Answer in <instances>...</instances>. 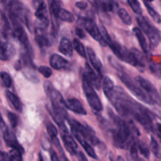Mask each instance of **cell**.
I'll list each match as a JSON object with an SVG mask.
<instances>
[{"label": "cell", "instance_id": "22", "mask_svg": "<svg viewBox=\"0 0 161 161\" xmlns=\"http://www.w3.org/2000/svg\"><path fill=\"white\" fill-rule=\"evenodd\" d=\"M58 50L62 54L65 55L67 57H70V58L72 56V53H73V47H72L69 39H68L67 38H62L61 39Z\"/></svg>", "mask_w": 161, "mask_h": 161}, {"label": "cell", "instance_id": "51", "mask_svg": "<svg viewBox=\"0 0 161 161\" xmlns=\"http://www.w3.org/2000/svg\"><path fill=\"white\" fill-rule=\"evenodd\" d=\"M0 1H1L2 5H3L5 8H6L8 6V5H9L11 2L14 1V0H0Z\"/></svg>", "mask_w": 161, "mask_h": 161}, {"label": "cell", "instance_id": "2", "mask_svg": "<svg viewBox=\"0 0 161 161\" xmlns=\"http://www.w3.org/2000/svg\"><path fill=\"white\" fill-rule=\"evenodd\" d=\"M101 32H102V36H103L104 40L105 41L107 45L109 46V47L113 50V53L116 54V56L119 59H120L121 61H124V62L127 63L129 64H131L132 66L135 67V60H134V58L132 56L130 51H129L127 49H126L125 47L121 46L119 42H116V41H113L104 26H102V30Z\"/></svg>", "mask_w": 161, "mask_h": 161}, {"label": "cell", "instance_id": "7", "mask_svg": "<svg viewBox=\"0 0 161 161\" xmlns=\"http://www.w3.org/2000/svg\"><path fill=\"white\" fill-rule=\"evenodd\" d=\"M36 17V33H42L49 26L48 12L47 6L43 1L41 2L36 6V11L35 14Z\"/></svg>", "mask_w": 161, "mask_h": 161}, {"label": "cell", "instance_id": "10", "mask_svg": "<svg viewBox=\"0 0 161 161\" xmlns=\"http://www.w3.org/2000/svg\"><path fill=\"white\" fill-rule=\"evenodd\" d=\"M83 26L86 29V31L91 35V37L94 39H95L97 42H98L102 47H106L107 44L105 41L104 40V38L102 36V32L99 30L98 27L96 25L95 22L90 18H85L83 19V23H82Z\"/></svg>", "mask_w": 161, "mask_h": 161}, {"label": "cell", "instance_id": "23", "mask_svg": "<svg viewBox=\"0 0 161 161\" xmlns=\"http://www.w3.org/2000/svg\"><path fill=\"white\" fill-rule=\"evenodd\" d=\"M133 32H134V34H135V37H136L137 39L138 40L139 45L141 46V47H142V49L143 51L146 53H149V45H148L147 41H146V38H145L144 35H143L142 31H141V29H139L138 28H134Z\"/></svg>", "mask_w": 161, "mask_h": 161}, {"label": "cell", "instance_id": "31", "mask_svg": "<svg viewBox=\"0 0 161 161\" xmlns=\"http://www.w3.org/2000/svg\"><path fill=\"white\" fill-rule=\"evenodd\" d=\"M73 47L75 49V51L78 53V54L80 56H81L82 58H86V49H85L83 44L80 42L79 39H75L73 40Z\"/></svg>", "mask_w": 161, "mask_h": 161}, {"label": "cell", "instance_id": "6", "mask_svg": "<svg viewBox=\"0 0 161 161\" xmlns=\"http://www.w3.org/2000/svg\"><path fill=\"white\" fill-rule=\"evenodd\" d=\"M72 131H76L80 133L87 142H90L94 146H98L100 143L98 138L96 137L95 132L92 128L87 125H83L75 119H69Z\"/></svg>", "mask_w": 161, "mask_h": 161}, {"label": "cell", "instance_id": "37", "mask_svg": "<svg viewBox=\"0 0 161 161\" xmlns=\"http://www.w3.org/2000/svg\"><path fill=\"white\" fill-rule=\"evenodd\" d=\"M138 149L140 151L141 154L145 157V158L149 159V154H150L149 149V147H148L147 145H146L144 142H139L138 144Z\"/></svg>", "mask_w": 161, "mask_h": 161}, {"label": "cell", "instance_id": "35", "mask_svg": "<svg viewBox=\"0 0 161 161\" xmlns=\"http://www.w3.org/2000/svg\"><path fill=\"white\" fill-rule=\"evenodd\" d=\"M128 4L130 7L131 8L132 10L135 13V14H138V15H142V9L141 7L140 3L138 0H127Z\"/></svg>", "mask_w": 161, "mask_h": 161}, {"label": "cell", "instance_id": "32", "mask_svg": "<svg viewBox=\"0 0 161 161\" xmlns=\"http://www.w3.org/2000/svg\"><path fill=\"white\" fill-rule=\"evenodd\" d=\"M118 16H119V18L121 19L123 22H124L125 25H131L132 19L131 17L130 16V14L127 13V11L125 9H119L117 12Z\"/></svg>", "mask_w": 161, "mask_h": 161}, {"label": "cell", "instance_id": "13", "mask_svg": "<svg viewBox=\"0 0 161 161\" xmlns=\"http://www.w3.org/2000/svg\"><path fill=\"white\" fill-rule=\"evenodd\" d=\"M84 76L86 77V80H88L90 83L92 85L93 87L99 90L101 88V80L97 74L96 73L94 69H93L88 62L85 63V72Z\"/></svg>", "mask_w": 161, "mask_h": 161}, {"label": "cell", "instance_id": "21", "mask_svg": "<svg viewBox=\"0 0 161 161\" xmlns=\"http://www.w3.org/2000/svg\"><path fill=\"white\" fill-rule=\"evenodd\" d=\"M102 86H103L104 94H105L107 98L110 101L112 97H113V94H114V91H115L114 83H113V81L109 78V77L105 76L103 79Z\"/></svg>", "mask_w": 161, "mask_h": 161}, {"label": "cell", "instance_id": "46", "mask_svg": "<svg viewBox=\"0 0 161 161\" xmlns=\"http://www.w3.org/2000/svg\"><path fill=\"white\" fill-rule=\"evenodd\" d=\"M75 35H76L80 39H85V37H86L84 31H83V29H81L80 28H75Z\"/></svg>", "mask_w": 161, "mask_h": 161}, {"label": "cell", "instance_id": "15", "mask_svg": "<svg viewBox=\"0 0 161 161\" xmlns=\"http://www.w3.org/2000/svg\"><path fill=\"white\" fill-rule=\"evenodd\" d=\"M64 106L70 111L79 115H86V111L79 100L75 98L68 99L64 102Z\"/></svg>", "mask_w": 161, "mask_h": 161}, {"label": "cell", "instance_id": "49", "mask_svg": "<svg viewBox=\"0 0 161 161\" xmlns=\"http://www.w3.org/2000/svg\"><path fill=\"white\" fill-rule=\"evenodd\" d=\"M42 147L44 148V149H46V150H50L51 148H50V143H49V142L47 141V140H42Z\"/></svg>", "mask_w": 161, "mask_h": 161}, {"label": "cell", "instance_id": "11", "mask_svg": "<svg viewBox=\"0 0 161 161\" xmlns=\"http://www.w3.org/2000/svg\"><path fill=\"white\" fill-rule=\"evenodd\" d=\"M13 26V35L14 37L17 39L19 43L21 45L22 48L26 50H31L30 48V44L28 42V36H27L26 32H25L24 27L22 25L21 22H16V23L12 24Z\"/></svg>", "mask_w": 161, "mask_h": 161}, {"label": "cell", "instance_id": "56", "mask_svg": "<svg viewBox=\"0 0 161 161\" xmlns=\"http://www.w3.org/2000/svg\"><path fill=\"white\" fill-rule=\"evenodd\" d=\"M0 146H1V141H0Z\"/></svg>", "mask_w": 161, "mask_h": 161}, {"label": "cell", "instance_id": "45", "mask_svg": "<svg viewBox=\"0 0 161 161\" xmlns=\"http://www.w3.org/2000/svg\"><path fill=\"white\" fill-rule=\"evenodd\" d=\"M8 129H9V127H8V126L6 125L5 121L3 120V116H2L1 113H0V130H1L2 133H3V132H5L6 130H7Z\"/></svg>", "mask_w": 161, "mask_h": 161}, {"label": "cell", "instance_id": "28", "mask_svg": "<svg viewBox=\"0 0 161 161\" xmlns=\"http://www.w3.org/2000/svg\"><path fill=\"white\" fill-rule=\"evenodd\" d=\"M36 41L39 47L43 48V47H48L51 45V42L50 41L48 37L44 36L42 33H37L36 36Z\"/></svg>", "mask_w": 161, "mask_h": 161}, {"label": "cell", "instance_id": "42", "mask_svg": "<svg viewBox=\"0 0 161 161\" xmlns=\"http://www.w3.org/2000/svg\"><path fill=\"white\" fill-rule=\"evenodd\" d=\"M108 61H109V64H111L114 69H116L118 72H124V68H123V66L121 65L119 62H117V61H116L113 57H108Z\"/></svg>", "mask_w": 161, "mask_h": 161}, {"label": "cell", "instance_id": "36", "mask_svg": "<svg viewBox=\"0 0 161 161\" xmlns=\"http://www.w3.org/2000/svg\"><path fill=\"white\" fill-rule=\"evenodd\" d=\"M0 78H1L2 82H3V84L4 85V86L9 88L12 86V78H11L10 75L9 73L6 72H1L0 73Z\"/></svg>", "mask_w": 161, "mask_h": 161}, {"label": "cell", "instance_id": "18", "mask_svg": "<svg viewBox=\"0 0 161 161\" xmlns=\"http://www.w3.org/2000/svg\"><path fill=\"white\" fill-rule=\"evenodd\" d=\"M72 134H73L74 136L75 137V138L78 140L79 142L80 143V145L82 146V147H83V149H84V150L86 151V153H87V155L90 156L91 157H92V158L96 159V160H97V155H96L95 151H94V149H93V147L91 146V145L90 144V142H88L86 141V140L85 139V138H83V137L82 136L80 133H78V132L72 131Z\"/></svg>", "mask_w": 161, "mask_h": 161}, {"label": "cell", "instance_id": "17", "mask_svg": "<svg viewBox=\"0 0 161 161\" xmlns=\"http://www.w3.org/2000/svg\"><path fill=\"white\" fill-rule=\"evenodd\" d=\"M3 135L5 142H6V144L8 146L11 147L12 149H18V150H20L21 153H24L23 148H22L21 146L19 144L17 138H16L15 135H14L13 132H11L10 130H9V129H8L7 130L3 132Z\"/></svg>", "mask_w": 161, "mask_h": 161}, {"label": "cell", "instance_id": "33", "mask_svg": "<svg viewBox=\"0 0 161 161\" xmlns=\"http://www.w3.org/2000/svg\"><path fill=\"white\" fill-rule=\"evenodd\" d=\"M144 3H145V6H146V9H147L148 12H149V15L152 17V18L153 19L154 21H155L156 23H157V24H160V21H161L160 14H159L158 13H157V11H156L155 9H154L152 7V6H151L148 3V2L144 1Z\"/></svg>", "mask_w": 161, "mask_h": 161}, {"label": "cell", "instance_id": "24", "mask_svg": "<svg viewBox=\"0 0 161 161\" xmlns=\"http://www.w3.org/2000/svg\"><path fill=\"white\" fill-rule=\"evenodd\" d=\"M10 31L11 28L9 20L4 13L0 10V31L5 37H6L10 33Z\"/></svg>", "mask_w": 161, "mask_h": 161}, {"label": "cell", "instance_id": "44", "mask_svg": "<svg viewBox=\"0 0 161 161\" xmlns=\"http://www.w3.org/2000/svg\"><path fill=\"white\" fill-rule=\"evenodd\" d=\"M130 155H131L132 158L136 159L138 158V148H137V144L135 142H133L130 146Z\"/></svg>", "mask_w": 161, "mask_h": 161}, {"label": "cell", "instance_id": "29", "mask_svg": "<svg viewBox=\"0 0 161 161\" xmlns=\"http://www.w3.org/2000/svg\"><path fill=\"white\" fill-rule=\"evenodd\" d=\"M58 18H60L63 21L69 22V23H72L75 20V17H74L73 14L69 12V11L66 10V9H62V8L59 11Z\"/></svg>", "mask_w": 161, "mask_h": 161}, {"label": "cell", "instance_id": "55", "mask_svg": "<svg viewBox=\"0 0 161 161\" xmlns=\"http://www.w3.org/2000/svg\"><path fill=\"white\" fill-rule=\"evenodd\" d=\"M94 1H95V2H96V3H97V0H94Z\"/></svg>", "mask_w": 161, "mask_h": 161}, {"label": "cell", "instance_id": "43", "mask_svg": "<svg viewBox=\"0 0 161 161\" xmlns=\"http://www.w3.org/2000/svg\"><path fill=\"white\" fill-rule=\"evenodd\" d=\"M39 72L47 79L50 78L52 75L51 69L47 67V66H40L39 68Z\"/></svg>", "mask_w": 161, "mask_h": 161}, {"label": "cell", "instance_id": "1", "mask_svg": "<svg viewBox=\"0 0 161 161\" xmlns=\"http://www.w3.org/2000/svg\"><path fill=\"white\" fill-rule=\"evenodd\" d=\"M108 114L116 125V129L113 132L114 145L120 149H127L134 142L135 135H139V131L132 122L127 123L110 110Z\"/></svg>", "mask_w": 161, "mask_h": 161}, {"label": "cell", "instance_id": "8", "mask_svg": "<svg viewBox=\"0 0 161 161\" xmlns=\"http://www.w3.org/2000/svg\"><path fill=\"white\" fill-rule=\"evenodd\" d=\"M133 118H135L146 130L148 131H153L154 127L153 125L152 116L149 110L146 109L145 107L142 106L138 104V107L135 109L133 114Z\"/></svg>", "mask_w": 161, "mask_h": 161}, {"label": "cell", "instance_id": "40", "mask_svg": "<svg viewBox=\"0 0 161 161\" xmlns=\"http://www.w3.org/2000/svg\"><path fill=\"white\" fill-rule=\"evenodd\" d=\"M149 69H150V71L154 74V75H157L158 78H160L161 72V67L160 63H151V64H149Z\"/></svg>", "mask_w": 161, "mask_h": 161}, {"label": "cell", "instance_id": "4", "mask_svg": "<svg viewBox=\"0 0 161 161\" xmlns=\"http://www.w3.org/2000/svg\"><path fill=\"white\" fill-rule=\"evenodd\" d=\"M83 90L86 97L88 104L95 113H100L103 109L102 102L94 91L92 85L88 82L84 75H83Z\"/></svg>", "mask_w": 161, "mask_h": 161}, {"label": "cell", "instance_id": "20", "mask_svg": "<svg viewBox=\"0 0 161 161\" xmlns=\"http://www.w3.org/2000/svg\"><path fill=\"white\" fill-rule=\"evenodd\" d=\"M86 53H87L88 57H89V59L94 69L97 72H98L99 73H101L102 69V63L101 62L99 58L97 57L94 50L91 47H88L87 49H86Z\"/></svg>", "mask_w": 161, "mask_h": 161}, {"label": "cell", "instance_id": "41", "mask_svg": "<svg viewBox=\"0 0 161 161\" xmlns=\"http://www.w3.org/2000/svg\"><path fill=\"white\" fill-rule=\"evenodd\" d=\"M8 119H9V123H10L11 127L15 128L17 127V124H18V117H17V115L14 113H11V112H9L7 114Z\"/></svg>", "mask_w": 161, "mask_h": 161}, {"label": "cell", "instance_id": "39", "mask_svg": "<svg viewBox=\"0 0 161 161\" xmlns=\"http://www.w3.org/2000/svg\"><path fill=\"white\" fill-rule=\"evenodd\" d=\"M47 133H48V135H50L51 139H53V138H56V137L58 136V130H57L56 127H55L53 124H51V123H49V124L47 125Z\"/></svg>", "mask_w": 161, "mask_h": 161}, {"label": "cell", "instance_id": "5", "mask_svg": "<svg viewBox=\"0 0 161 161\" xmlns=\"http://www.w3.org/2000/svg\"><path fill=\"white\" fill-rule=\"evenodd\" d=\"M137 22L141 29H142V31H144L146 36H148L149 41H150V43L153 47L158 46L160 42V31L153 25H151L150 22L142 16H139L137 17Z\"/></svg>", "mask_w": 161, "mask_h": 161}, {"label": "cell", "instance_id": "48", "mask_svg": "<svg viewBox=\"0 0 161 161\" xmlns=\"http://www.w3.org/2000/svg\"><path fill=\"white\" fill-rule=\"evenodd\" d=\"M50 159H51L53 161H57V160H59V157H58L57 155L56 152H55L53 149H50Z\"/></svg>", "mask_w": 161, "mask_h": 161}, {"label": "cell", "instance_id": "9", "mask_svg": "<svg viewBox=\"0 0 161 161\" xmlns=\"http://www.w3.org/2000/svg\"><path fill=\"white\" fill-rule=\"evenodd\" d=\"M135 80L138 83V85L142 88L143 91L155 102V104L160 105V96L155 86L150 82L148 81L147 80H146L143 77L140 76V75L135 77Z\"/></svg>", "mask_w": 161, "mask_h": 161}, {"label": "cell", "instance_id": "25", "mask_svg": "<svg viewBox=\"0 0 161 161\" xmlns=\"http://www.w3.org/2000/svg\"><path fill=\"white\" fill-rule=\"evenodd\" d=\"M6 96L7 97L8 101L11 103L12 106L15 108L17 111L18 112H21L22 110V105L21 102H20V99L18 98L16 94H14V93L11 92L9 91H6Z\"/></svg>", "mask_w": 161, "mask_h": 161}, {"label": "cell", "instance_id": "12", "mask_svg": "<svg viewBox=\"0 0 161 161\" xmlns=\"http://www.w3.org/2000/svg\"><path fill=\"white\" fill-rule=\"evenodd\" d=\"M61 135L62 141L64 142V147L68 152L72 155H75L78 152V146L74 140L73 137L69 133L66 127H61Z\"/></svg>", "mask_w": 161, "mask_h": 161}, {"label": "cell", "instance_id": "34", "mask_svg": "<svg viewBox=\"0 0 161 161\" xmlns=\"http://www.w3.org/2000/svg\"><path fill=\"white\" fill-rule=\"evenodd\" d=\"M150 146H151V150H152L153 153L155 156L157 158L160 159V146H159L158 142H157V140L155 139L153 136L151 137V142H150Z\"/></svg>", "mask_w": 161, "mask_h": 161}, {"label": "cell", "instance_id": "27", "mask_svg": "<svg viewBox=\"0 0 161 161\" xmlns=\"http://www.w3.org/2000/svg\"><path fill=\"white\" fill-rule=\"evenodd\" d=\"M61 9V3L60 0H50V9L53 18L57 20L58 19V14L60 9Z\"/></svg>", "mask_w": 161, "mask_h": 161}, {"label": "cell", "instance_id": "16", "mask_svg": "<svg viewBox=\"0 0 161 161\" xmlns=\"http://www.w3.org/2000/svg\"><path fill=\"white\" fill-rule=\"evenodd\" d=\"M50 64L53 69L56 70H62V69H66L69 67V62L60 55L52 54L50 58Z\"/></svg>", "mask_w": 161, "mask_h": 161}, {"label": "cell", "instance_id": "47", "mask_svg": "<svg viewBox=\"0 0 161 161\" xmlns=\"http://www.w3.org/2000/svg\"><path fill=\"white\" fill-rule=\"evenodd\" d=\"M75 6H76L77 8H79L80 9H85L86 7H87V3L86 2H77L75 3Z\"/></svg>", "mask_w": 161, "mask_h": 161}, {"label": "cell", "instance_id": "53", "mask_svg": "<svg viewBox=\"0 0 161 161\" xmlns=\"http://www.w3.org/2000/svg\"><path fill=\"white\" fill-rule=\"evenodd\" d=\"M157 134H158V137L160 138V124H157Z\"/></svg>", "mask_w": 161, "mask_h": 161}, {"label": "cell", "instance_id": "30", "mask_svg": "<svg viewBox=\"0 0 161 161\" xmlns=\"http://www.w3.org/2000/svg\"><path fill=\"white\" fill-rule=\"evenodd\" d=\"M23 75L25 78L32 83H39V78L35 71L31 69H25L23 70Z\"/></svg>", "mask_w": 161, "mask_h": 161}, {"label": "cell", "instance_id": "50", "mask_svg": "<svg viewBox=\"0 0 161 161\" xmlns=\"http://www.w3.org/2000/svg\"><path fill=\"white\" fill-rule=\"evenodd\" d=\"M75 156H77V157H78V159L80 160H84L85 161V160H87V159H86V157L84 156V154L81 152H77V153L75 154Z\"/></svg>", "mask_w": 161, "mask_h": 161}, {"label": "cell", "instance_id": "52", "mask_svg": "<svg viewBox=\"0 0 161 161\" xmlns=\"http://www.w3.org/2000/svg\"><path fill=\"white\" fill-rule=\"evenodd\" d=\"M41 2H42V0H32L33 6H34L35 7H36V6H37L38 5L41 3Z\"/></svg>", "mask_w": 161, "mask_h": 161}, {"label": "cell", "instance_id": "14", "mask_svg": "<svg viewBox=\"0 0 161 161\" xmlns=\"http://www.w3.org/2000/svg\"><path fill=\"white\" fill-rule=\"evenodd\" d=\"M16 50L13 44L6 40L0 41V60L8 61L15 55Z\"/></svg>", "mask_w": 161, "mask_h": 161}, {"label": "cell", "instance_id": "26", "mask_svg": "<svg viewBox=\"0 0 161 161\" xmlns=\"http://www.w3.org/2000/svg\"><path fill=\"white\" fill-rule=\"evenodd\" d=\"M115 2L114 0H97V6H99L105 12H110L114 9Z\"/></svg>", "mask_w": 161, "mask_h": 161}, {"label": "cell", "instance_id": "38", "mask_svg": "<svg viewBox=\"0 0 161 161\" xmlns=\"http://www.w3.org/2000/svg\"><path fill=\"white\" fill-rule=\"evenodd\" d=\"M22 153L20 150L16 149H12V150L9 152V159L14 161H18L22 160Z\"/></svg>", "mask_w": 161, "mask_h": 161}, {"label": "cell", "instance_id": "54", "mask_svg": "<svg viewBox=\"0 0 161 161\" xmlns=\"http://www.w3.org/2000/svg\"><path fill=\"white\" fill-rule=\"evenodd\" d=\"M144 1H146V2H152V1H153V0H144Z\"/></svg>", "mask_w": 161, "mask_h": 161}, {"label": "cell", "instance_id": "19", "mask_svg": "<svg viewBox=\"0 0 161 161\" xmlns=\"http://www.w3.org/2000/svg\"><path fill=\"white\" fill-rule=\"evenodd\" d=\"M130 53H131L132 56H133L134 58V60H135V67L137 68L140 72H144L146 65H145L144 58H143L142 53L139 50H137V49L135 48H132L131 50H130Z\"/></svg>", "mask_w": 161, "mask_h": 161}, {"label": "cell", "instance_id": "3", "mask_svg": "<svg viewBox=\"0 0 161 161\" xmlns=\"http://www.w3.org/2000/svg\"><path fill=\"white\" fill-rule=\"evenodd\" d=\"M118 76H119V78L120 79L121 81L126 85V86L130 90V92H131L137 98H138L140 101L144 102V103L148 104V105H153L155 104V102H154L149 97V95L143 91L142 88L140 86H138L137 84H135V82H134L127 74L124 73V72H119Z\"/></svg>", "mask_w": 161, "mask_h": 161}]
</instances>
